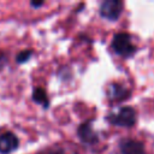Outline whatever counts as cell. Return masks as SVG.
<instances>
[{
	"mask_svg": "<svg viewBox=\"0 0 154 154\" xmlns=\"http://www.w3.org/2000/svg\"><path fill=\"white\" fill-rule=\"evenodd\" d=\"M112 47L116 53H118L119 55H123V57H130L136 51V47L134 46V43L131 41V36L126 32L117 34L113 38Z\"/></svg>",
	"mask_w": 154,
	"mask_h": 154,
	"instance_id": "obj_1",
	"label": "cell"
},
{
	"mask_svg": "<svg viewBox=\"0 0 154 154\" xmlns=\"http://www.w3.org/2000/svg\"><path fill=\"white\" fill-rule=\"evenodd\" d=\"M30 55H31V51H23L17 55V61L18 63H24L30 58Z\"/></svg>",
	"mask_w": 154,
	"mask_h": 154,
	"instance_id": "obj_10",
	"label": "cell"
},
{
	"mask_svg": "<svg viewBox=\"0 0 154 154\" xmlns=\"http://www.w3.org/2000/svg\"><path fill=\"white\" fill-rule=\"evenodd\" d=\"M32 99L37 102V103H41L45 107H47L48 105V99H47V95H46V91L41 88H36L34 90V94H32Z\"/></svg>",
	"mask_w": 154,
	"mask_h": 154,
	"instance_id": "obj_7",
	"label": "cell"
},
{
	"mask_svg": "<svg viewBox=\"0 0 154 154\" xmlns=\"http://www.w3.org/2000/svg\"><path fill=\"white\" fill-rule=\"evenodd\" d=\"M38 154H71V153H67L65 149L63 148H51V149H47V150H43Z\"/></svg>",
	"mask_w": 154,
	"mask_h": 154,
	"instance_id": "obj_9",
	"label": "cell"
},
{
	"mask_svg": "<svg viewBox=\"0 0 154 154\" xmlns=\"http://www.w3.org/2000/svg\"><path fill=\"white\" fill-rule=\"evenodd\" d=\"M122 10H123V4L118 0H106L100 6L101 16L111 20L118 19V17L122 14Z\"/></svg>",
	"mask_w": 154,
	"mask_h": 154,
	"instance_id": "obj_3",
	"label": "cell"
},
{
	"mask_svg": "<svg viewBox=\"0 0 154 154\" xmlns=\"http://www.w3.org/2000/svg\"><path fill=\"white\" fill-rule=\"evenodd\" d=\"M41 5H43V2H42V1H38V2L32 1V2H31V6H34V7H37V6H41Z\"/></svg>",
	"mask_w": 154,
	"mask_h": 154,
	"instance_id": "obj_11",
	"label": "cell"
},
{
	"mask_svg": "<svg viewBox=\"0 0 154 154\" xmlns=\"http://www.w3.org/2000/svg\"><path fill=\"white\" fill-rule=\"evenodd\" d=\"M18 147V138L12 132H5L0 135V153L8 154Z\"/></svg>",
	"mask_w": 154,
	"mask_h": 154,
	"instance_id": "obj_4",
	"label": "cell"
},
{
	"mask_svg": "<svg viewBox=\"0 0 154 154\" xmlns=\"http://www.w3.org/2000/svg\"><path fill=\"white\" fill-rule=\"evenodd\" d=\"M123 154H144V147L141 142L135 140H125L120 143Z\"/></svg>",
	"mask_w": 154,
	"mask_h": 154,
	"instance_id": "obj_5",
	"label": "cell"
},
{
	"mask_svg": "<svg viewBox=\"0 0 154 154\" xmlns=\"http://www.w3.org/2000/svg\"><path fill=\"white\" fill-rule=\"evenodd\" d=\"M108 119L114 125L129 128V126H132L135 124L136 113H135L134 108H131V107H123L116 114H111V117Z\"/></svg>",
	"mask_w": 154,
	"mask_h": 154,
	"instance_id": "obj_2",
	"label": "cell"
},
{
	"mask_svg": "<svg viewBox=\"0 0 154 154\" xmlns=\"http://www.w3.org/2000/svg\"><path fill=\"white\" fill-rule=\"evenodd\" d=\"M78 135H79V138L85 143H95V142H97V136L93 131L91 126L88 123H84V124H82L79 126Z\"/></svg>",
	"mask_w": 154,
	"mask_h": 154,
	"instance_id": "obj_6",
	"label": "cell"
},
{
	"mask_svg": "<svg viewBox=\"0 0 154 154\" xmlns=\"http://www.w3.org/2000/svg\"><path fill=\"white\" fill-rule=\"evenodd\" d=\"M112 93H109V97H112V99H125L126 97V95H128V91L125 90V89H123L122 87H119V85H112Z\"/></svg>",
	"mask_w": 154,
	"mask_h": 154,
	"instance_id": "obj_8",
	"label": "cell"
}]
</instances>
